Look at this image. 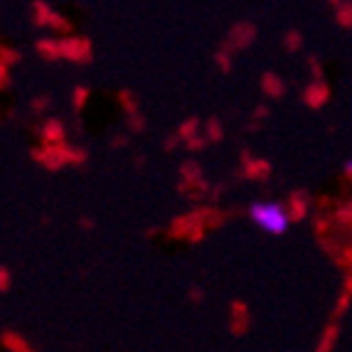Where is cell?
<instances>
[{
	"label": "cell",
	"mask_w": 352,
	"mask_h": 352,
	"mask_svg": "<svg viewBox=\"0 0 352 352\" xmlns=\"http://www.w3.org/2000/svg\"><path fill=\"white\" fill-rule=\"evenodd\" d=\"M121 101H124V106H126V111H131V113H133V111H135V101H131L129 91H124V96H121Z\"/></svg>",
	"instance_id": "obj_17"
},
{
	"label": "cell",
	"mask_w": 352,
	"mask_h": 352,
	"mask_svg": "<svg viewBox=\"0 0 352 352\" xmlns=\"http://www.w3.org/2000/svg\"><path fill=\"white\" fill-rule=\"evenodd\" d=\"M345 261H352V249H347L345 252Z\"/></svg>",
	"instance_id": "obj_23"
},
{
	"label": "cell",
	"mask_w": 352,
	"mask_h": 352,
	"mask_svg": "<svg viewBox=\"0 0 352 352\" xmlns=\"http://www.w3.org/2000/svg\"><path fill=\"white\" fill-rule=\"evenodd\" d=\"M345 175H347V177H352V163H347V165H345Z\"/></svg>",
	"instance_id": "obj_22"
},
{
	"label": "cell",
	"mask_w": 352,
	"mask_h": 352,
	"mask_svg": "<svg viewBox=\"0 0 352 352\" xmlns=\"http://www.w3.org/2000/svg\"><path fill=\"white\" fill-rule=\"evenodd\" d=\"M305 101L311 106H323L328 101V87L325 84H316V87H308L305 89Z\"/></svg>",
	"instance_id": "obj_4"
},
{
	"label": "cell",
	"mask_w": 352,
	"mask_h": 352,
	"mask_svg": "<svg viewBox=\"0 0 352 352\" xmlns=\"http://www.w3.org/2000/svg\"><path fill=\"white\" fill-rule=\"evenodd\" d=\"M74 106L76 109H82L84 106V101H87V94H89V89L87 87H76V91H74Z\"/></svg>",
	"instance_id": "obj_10"
},
{
	"label": "cell",
	"mask_w": 352,
	"mask_h": 352,
	"mask_svg": "<svg viewBox=\"0 0 352 352\" xmlns=\"http://www.w3.org/2000/svg\"><path fill=\"white\" fill-rule=\"evenodd\" d=\"M59 45H62V54H65V57L76 59V62H89V59H91V52H89V42L87 40L65 37Z\"/></svg>",
	"instance_id": "obj_2"
},
{
	"label": "cell",
	"mask_w": 352,
	"mask_h": 352,
	"mask_svg": "<svg viewBox=\"0 0 352 352\" xmlns=\"http://www.w3.org/2000/svg\"><path fill=\"white\" fill-rule=\"evenodd\" d=\"M133 116H135V113H133ZM133 126H135V131H141L143 129V118L141 116L131 118V129H133Z\"/></svg>",
	"instance_id": "obj_18"
},
{
	"label": "cell",
	"mask_w": 352,
	"mask_h": 352,
	"mask_svg": "<svg viewBox=\"0 0 352 352\" xmlns=\"http://www.w3.org/2000/svg\"><path fill=\"white\" fill-rule=\"evenodd\" d=\"M291 205L296 207V219H300L305 214V202H303V195L300 192H296L294 195V200H291Z\"/></svg>",
	"instance_id": "obj_9"
},
{
	"label": "cell",
	"mask_w": 352,
	"mask_h": 352,
	"mask_svg": "<svg viewBox=\"0 0 352 352\" xmlns=\"http://www.w3.org/2000/svg\"><path fill=\"white\" fill-rule=\"evenodd\" d=\"M264 91L266 94H271V96H281L283 94V82L278 79L276 74H266L264 76Z\"/></svg>",
	"instance_id": "obj_7"
},
{
	"label": "cell",
	"mask_w": 352,
	"mask_h": 352,
	"mask_svg": "<svg viewBox=\"0 0 352 352\" xmlns=\"http://www.w3.org/2000/svg\"><path fill=\"white\" fill-rule=\"evenodd\" d=\"M195 131H197V118H190L188 124H182L180 135H182V138H190V141H192V138H195Z\"/></svg>",
	"instance_id": "obj_8"
},
{
	"label": "cell",
	"mask_w": 352,
	"mask_h": 352,
	"mask_svg": "<svg viewBox=\"0 0 352 352\" xmlns=\"http://www.w3.org/2000/svg\"><path fill=\"white\" fill-rule=\"evenodd\" d=\"M207 131H210V138H214V141H219V138H222V131H219V124L214 121V118L207 124Z\"/></svg>",
	"instance_id": "obj_13"
},
{
	"label": "cell",
	"mask_w": 352,
	"mask_h": 352,
	"mask_svg": "<svg viewBox=\"0 0 352 352\" xmlns=\"http://www.w3.org/2000/svg\"><path fill=\"white\" fill-rule=\"evenodd\" d=\"M286 47H288V50H298V47H300V35H298V32H288V37H286Z\"/></svg>",
	"instance_id": "obj_12"
},
{
	"label": "cell",
	"mask_w": 352,
	"mask_h": 352,
	"mask_svg": "<svg viewBox=\"0 0 352 352\" xmlns=\"http://www.w3.org/2000/svg\"><path fill=\"white\" fill-rule=\"evenodd\" d=\"M12 59H15V62H18V59H20V54L18 52H12V50H3V67H6L8 65V62H12Z\"/></svg>",
	"instance_id": "obj_16"
},
{
	"label": "cell",
	"mask_w": 352,
	"mask_h": 352,
	"mask_svg": "<svg viewBox=\"0 0 352 352\" xmlns=\"http://www.w3.org/2000/svg\"><path fill=\"white\" fill-rule=\"evenodd\" d=\"M37 52L47 59H57L59 54H62V45L54 42V40H40L37 42Z\"/></svg>",
	"instance_id": "obj_6"
},
{
	"label": "cell",
	"mask_w": 352,
	"mask_h": 352,
	"mask_svg": "<svg viewBox=\"0 0 352 352\" xmlns=\"http://www.w3.org/2000/svg\"><path fill=\"white\" fill-rule=\"evenodd\" d=\"M84 158H87L84 151H67V160H72V163H82Z\"/></svg>",
	"instance_id": "obj_15"
},
{
	"label": "cell",
	"mask_w": 352,
	"mask_h": 352,
	"mask_svg": "<svg viewBox=\"0 0 352 352\" xmlns=\"http://www.w3.org/2000/svg\"><path fill=\"white\" fill-rule=\"evenodd\" d=\"M188 146H190V151H192V148H202V146H205V141H202V138H192Z\"/></svg>",
	"instance_id": "obj_19"
},
{
	"label": "cell",
	"mask_w": 352,
	"mask_h": 352,
	"mask_svg": "<svg viewBox=\"0 0 352 352\" xmlns=\"http://www.w3.org/2000/svg\"><path fill=\"white\" fill-rule=\"evenodd\" d=\"M249 214H252V219L256 224H261V227L266 229V232H271V234H283L288 229V214L283 212L281 205H264V202H256V205H252V210H249Z\"/></svg>",
	"instance_id": "obj_1"
},
{
	"label": "cell",
	"mask_w": 352,
	"mask_h": 352,
	"mask_svg": "<svg viewBox=\"0 0 352 352\" xmlns=\"http://www.w3.org/2000/svg\"><path fill=\"white\" fill-rule=\"evenodd\" d=\"M42 131H45L42 135H45L50 143H62V138H65V126L59 124V121H54V118H50Z\"/></svg>",
	"instance_id": "obj_5"
},
{
	"label": "cell",
	"mask_w": 352,
	"mask_h": 352,
	"mask_svg": "<svg viewBox=\"0 0 352 352\" xmlns=\"http://www.w3.org/2000/svg\"><path fill=\"white\" fill-rule=\"evenodd\" d=\"M50 25H52V28H57V30H62V32H69V30H72V25H69V23H65V20L59 18L57 12L52 15V23H50Z\"/></svg>",
	"instance_id": "obj_11"
},
{
	"label": "cell",
	"mask_w": 352,
	"mask_h": 352,
	"mask_svg": "<svg viewBox=\"0 0 352 352\" xmlns=\"http://www.w3.org/2000/svg\"><path fill=\"white\" fill-rule=\"evenodd\" d=\"M219 65H222V69H224V72H229V62H227V57H224V52L219 54Z\"/></svg>",
	"instance_id": "obj_20"
},
{
	"label": "cell",
	"mask_w": 352,
	"mask_h": 352,
	"mask_svg": "<svg viewBox=\"0 0 352 352\" xmlns=\"http://www.w3.org/2000/svg\"><path fill=\"white\" fill-rule=\"evenodd\" d=\"M338 20H340V25H352V6H345V10L338 15Z\"/></svg>",
	"instance_id": "obj_14"
},
{
	"label": "cell",
	"mask_w": 352,
	"mask_h": 352,
	"mask_svg": "<svg viewBox=\"0 0 352 352\" xmlns=\"http://www.w3.org/2000/svg\"><path fill=\"white\" fill-rule=\"evenodd\" d=\"M3 342H6V347L10 352H32V347H30V342H25V338L23 335H18V333H3Z\"/></svg>",
	"instance_id": "obj_3"
},
{
	"label": "cell",
	"mask_w": 352,
	"mask_h": 352,
	"mask_svg": "<svg viewBox=\"0 0 352 352\" xmlns=\"http://www.w3.org/2000/svg\"><path fill=\"white\" fill-rule=\"evenodd\" d=\"M3 288H8V269H3Z\"/></svg>",
	"instance_id": "obj_21"
}]
</instances>
